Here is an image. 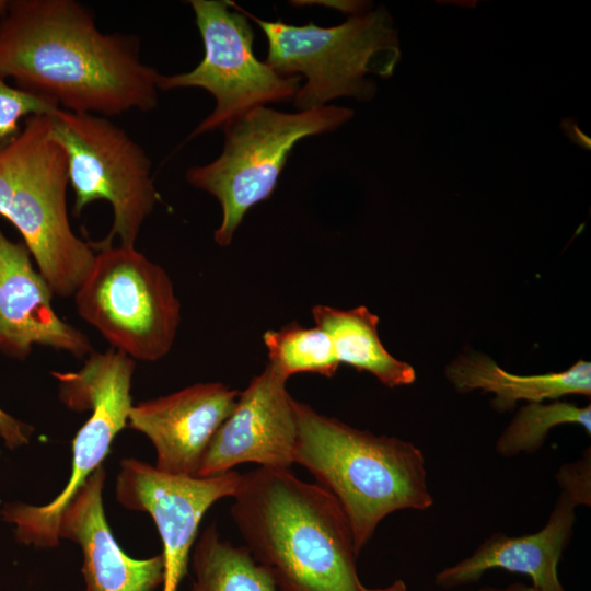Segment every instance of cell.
I'll return each mask as SVG.
<instances>
[{
  "mask_svg": "<svg viewBox=\"0 0 591 591\" xmlns=\"http://www.w3.org/2000/svg\"><path fill=\"white\" fill-rule=\"evenodd\" d=\"M311 313L315 325L331 338L339 363L367 371L389 387L415 381L414 368L392 356L381 343L379 317L367 306L341 310L316 304Z\"/></svg>",
  "mask_w": 591,
  "mask_h": 591,
  "instance_id": "obj_18",
  "label": "cell"
},
{
  "mask_svg": "<svg viewBox=\"0 0 591 591\" xmlns=\"http://www.w3.org/2000/svg\"><path fill=\"white\" fill-rule=\"evenodd\" d=\"M67 157L50 137L48 115L24 120L0 150V216L20 232L54 293L74 294L88 276L95 251L77 236L67 209Z\"/></svg>",
  "mask_w": 591,
  "mask_h": 591,
  "instance_id": "obj_4",
  "label": "cell"
},
{
  "mask_svg": "<svg viewBox=\"0 0 591 591\" xmlns=\"http://www.w3.org/2000/svg\"><path fill=\"white\" fill-rule=\"evenodd\" d=\"M575 509L560 494L543 529L521 536L494 533L471 556L439 571L436 586L453 589L477 582L488 570L503 569L529 576L537 591H566L557 568L573 533Z\"/></svg>",
  "mask_w": 591,
  "mask_h": 591,
  "instance_id": "obj_16",
  "label": "cell"
},
{
  "mask_svg": "<svg viewBox=\"0 0 591 591\" xmlns=\"http://www.w3.org/2000/svg\"><path fill=\"white\" fill-rule=\"evenodd\" d=\"M58 108V105L40 95L11 85L0 73V150L20 134L22 119L50 115Z\"/></svg>",
  "mask_w": 591,
  "mask_h": 591,
  "instance_id": "obj_22",
  "label": "cell"
},
{
  "mask_svg": "<svg viewBox=\"0 0 591 591\" xmlns=\"http://www.w3.org/2000/svg\"><path fill=\"white\" fill-rule=\"evenodd\" d=\"M241 474L210 477L171 475L136 459L120 462L116 498L129 510L152 518L163 545V591H177L187 572L201 519L218 500L233 496Z\"/></svg>",
  "mask_w": 591,
  "mask_h": 591,
  "instance_id": "obj_11",
  "label": "cell"
},
{
  "mask_svg": "<svg viewBox=\"0 0 591 591\" xmlns=\"http://www.w3.org/2000/svg\"><path fill=\"white\" fill-rule=\"evenodd\" d=\"M49 117L50 137L67 157L74 194L73 213L96 200L113 208V225L104 243L135 246L146 219L160 201L151 160L119 126L105 116L58 108Z\"/></svg>",
  "mask_w": 591,
  "mask_h": 591,
  "instance_id": "obj_9",
  "label": "cell"
},
{
  "mask_svg": "<svg viewBox=\"0 0 591 591\" xmlns=\"http://www.w3.org/2000/svg\"><path fill=\"white\" fill-rule=\"evenodd\" d=\"M54 291L23 242L0 228V351L23 360L34 345L66 351L76 358L93 352L89 337L55 312Z\"/></svg>",
  "mask_w": 591,
  "mask_h": 591,
  "instance_id": "obj_14",
  "label": "cell"
},
{
  "mask_svg": "<svg viewBox=\"0 0 591 591\" xmlns=\"http://www.w3.org/2000/svg\"><path fill=\"white\" fill-rule=\"evenodd\" d=\"M445 376L459 392L494 393L493 406L499 412L513 408L518 401L533 403L591 394V363L584 360L561 372L518 375L505 371L488 356L472 354L453 360Z\"/></svg>",
  "mask_w": 591,
  "mask_h": 591,
  "instance_id": "obj_17",
  "label": "cell"
},
{
  "mask_svg": "<svg viewBox=\"0 0 591 591\" xmlns=\"http://www.w3.org/2000/svg\"><path fill=\"white\" fill-rule=\"evenodd\" d=\"M563 424L581 426L591 434V406L554 399L528 403L522 406L496 442V452L503 457L521 453H535L544 443L552 428Z\"/></svg>",
  "mask_w": 591,
  "mask_h": 591,
  "instance_id": "obj_21",
  "label": "cell"
},
{
  "mask_svg": "<svg viewBox=\"0 0 591 591\" xmlns=\"http://www.w3.org/2000/svg\"><path fill=\"white\" fill-rule=\"evenodd\" d=\"M287 381L268 364L250 381L209 443L196 477L223 474L244 463L268 468L294 463L298 420Z\"/></svg>",
  "mask_w": 591,
  "mask_h": 591,
  "instance_id": "obj_12",
  "label": "cell"
},
{
  "mask_svg": "<svg viewBox=\"0 0 591 591\" xmlns=\"http://www.w3.org/2000/svg\"><path fill=\"white\" fill-rule=\"evenodd\" d=\"M563 494L576 508L591 506V452L588 447L577 461L560 466L555 475Z\"/></svg>",
  "mask_w": 591,
  "mask_h": 591,
  "instance_id": "obj_23",
  "label": "cell"
},
{
  "mask_svg": "<svg viewBox=\"0 0 591 591\" xmlns=\"http://www.w3.org/2000/svg\"><path fill=\"white\" fill-rule=\"evenodd\" d=\"M32 431L31 426L15 419L0 408V437L8 448L15 449L28 443Z\"/></svg>",
  "mask_w": 591,
  "mask_h": 591,
  "instance_id": "obj_24",
  "label": "cell"
},
{
  "mask_svg": "<svg viewBox=\"0 0 591 591\" xmlns=\"http://www.w3.org/2000/svg\"><path fill=\"white\" fill-rule=\"evenodd\" d=\"M189 4L204 44V57L190 71L159 74L158 89L200 88L216 102L212 112L190 137L222 128L258 106L293 99L300 77H286L260 61L253 48L254 31L240 7L231 1L192 0Z\"/></svg>",
  "mask_w": 591,
  "mask_h": 591,
  "instance_id": "obj_10",
  "label": "cell"
},
{
  "mask_svg": "<svg viewBox=\"0 0 591 591\" xmlns=\"http://www.w3.org/2000/svg\"><path fill=\"white\" fill-rule=\"evenodd\" d=\"M0 73L60 108L115 116L158 105L159 72L135 39L103 33L73 0H12L0 19Z\"/></svg>",
  "mask_w": 591,
  "mask_h": 591,
  "instance_id": "obj_1",
  "label": "cell"
},
{
  "mask_svg": "<svg viewBox=\"0 0 591 591\" xmlns=\"http://www.w3.org/2000/svg\"><path fill=\"white\" fill-rule=\"evenodd\" d=\"M351 116L350 108L336 105L296 113L258 106L224 125L220 155L186 172L192 186L220 204L222 217L215 242L230 245L247 211L271 196L298 141L333 131Z\"/></svg>",
  "mask_w": 591,
  "mask_h": 591,
  "instance_id": "obj_6",
  "label": "cell"
},
{
  "mask_svg": "<svg viewBox=\"0 0 591 591\" xmlns=\"http://www.w3.org/2000/svg\"><path fill=\"white\" fill-rule=\"evenodd\" d=\"M135 367L134 359L109 348L91 352L78 371L51 372L62 404L74 412L92 413L72 441L71 474L63 490L43 506L12 503L3 508L2 518L15 525L19 542L46 548L59 544L63 511L102 466L115 437L128 426Z\"/></svg>",
  "mask_w": 591,
  "mask_h": 591,
  "instance_id": "obj_8",
  "label": "cell"
},
{
  "mask_svg": "<svg viewBox=\"0 0 591 591\" xmlns=\"http://www.w3.org/2000/svg\"><path fill=\"white\" fill-rule=\"evenodd\" d=\"M232 497L245 547L277 591H362L349 522L323 487L258 467L241 474Z\"/></svg>",
  "mask_w": 591,
  "mask_h": 591,
  "instance_id": "obj_2",
  "label": "cell"
},
{
  "mask_svg": "<svg viewBox=\"0 0 591 591\" xmlns=\"http://www.w3.org/2000/svg\"><path fill=\"white\" fill-rule=\"evenodd\" d=\"M292 3H294V5L320 4L350 14V16L366 13L370 11L372 7L371 2L357 0L293 1Z\"/></svg>",
  "mask_w": 591,
  "mask_h": 591,
  "instance_id": "obj_25",
  "label": "cell"
},
{
  "mask_svg": "<svg viewBox=\"0 0 591 591\" xmlns=\"http://www.w3.org/2000/svg\"><path fill=\"white\" fill-rule=\"evenodd\" d=\"M93 265L74 292L79 315L134 360L157 361L172 349L181 302L163 267L131 245L91 243Z\"/></svg>",
  "mask_w": 591,
  "mask_h": 591,
  "instance_id": "obj_7",
  "label": "cell"
},
{
  "mask_svg": "<svg viewBox=\"0 0 591 591\" xmlns=\"http://www.w3.org/2000/svg\"><path fill=\"white\" fill-rule=\"evenodd\" d=\"M362 591H408L403 579H396L391 584L383 588L369 589L363 587Z\"/></svg>",
  "mask_w": 591,
  "mask_h": 591,
  "instance_id": "obj_27",
  "label": "cell"
},
{
  "mask_svg": "<svg viewBox=\"0 0 591 591\" xmlns=\"http://www.w3.org/2000/svg\"><path fill=\"white\" fill-rule=\"evenodd\" d=\"M192 569V591H277L248 549L224 540L215 524L196 542Z\"/></svg>",
  "mask_w": 591,
  "mask_h": 591,
  "instance_id": "obj_19",
  "label": "cell"
},
{
  "mask_svg": "<svg viewBox=\"0 0 591 591\" xmlns=\"http://www.w3.org/2000/svg\"><path fill=\"white\" fill-rule=\"evenodd\" d=\"M245 14L266 36L264 61L281 76L304 77V85L293 97L298 111L325 106L340 96L369 101L376 86L368 74L390 77L401 58L397 32L383 7L331 27Z\"/></svg>",
  "mask_w": 591,
  "mask_h": 591,
  "instance_id": "obj_5",
  "label": "cell"
},
{
  "mask_svg": "<svg viewBox=\"0 0 591 591\" xmlns=\"http://www.w3.org/2000/svg\"><path fill=\"white\" fill-rule=\"evenodd\" d=\"M268 366L289 379L298 373H315L332 378L339 362L328 335L316 325L304 327L292 322L263 335Z\"/></svg>",
  "mask_w": 591,
  "mask_h": 591,
  "instance_id": "obj_20",
  "label": "cell"
},
{
  "mask_svg": "<svg viewBox=\"0 0 591 591\" xmlns=\"http://www.w3.org/2000/svg\"><path fill=\"white\" fill-rule=\"evenodd\" d=\"M294 407L293 462L337 500L358 554L391 513L433 505L425 456L414 443L354 428L297 399Z\"/></svg>",
  "mask_w": 591,
  "mask_h": 591,
  "instance_id": "obj_3",
  "label": "cell"
},
{
  "mask_svg": "<svg viewBox=\"0 0 591 591\" xmlns=\"http://www.w3.org/2000/svg\"><path fill=\"white\" fill-rule=\"evenodd\" d=\"M478 591H537V590L533 586H526L522 582H515L506 588L483 587Z\"/></svg>",
  "mask_w": 591,
  "mask_h": 591,
  "instance_id": "obj_26",
  "label": "cell"
},
{
  "mask_svg": "<svg viewBox=\"0 0 591 591\" xmlns=\"http://www.w3.org/2000/svg\"><path fill=\"white\" fill-rule=\"evenodd\" d=\"M9 1L8 0H0V19L3 16L8 9Z\"/></svg>",
  "mask_w": 591,
  "mask_h": 591,
  "instance_id": "obj_28",
  "label": "cell"
},
{
  "mask_svg": "<svg viewBox=\"0 0 591 591\" xmlns=\"http://www.w3.org/2000/svg\"><path fill=\"white\" fill-rule=\"evenodd\" d=\"M105 477L101 466L79 489L60 518L59 538L81 548L84 591H155L164 580L163 556L136 559L120 548L105 518Z\"/></svg>",
  "mask_w": 591,
  "mask_h": 591,
  "instance_id": "obj_15",
  "label": "cell"
},
{
  "mask_svg": "<svg viewBox=\"0 0 591 591\" xmlns=\"http://www.w3.org/2000/svg\"><path fill=\"white\" fill-rule=\"evenodd\" d=\"M239 394L221 382L196 383L132 405L128 427L151 441L157 470L196 477L209 443L232 413Z\"/></svg>",
  "mask_w": 591,
  "mask_h": 591,
  "instance_id": "obj_13",
  "label": "cell"
}]
</instances>
